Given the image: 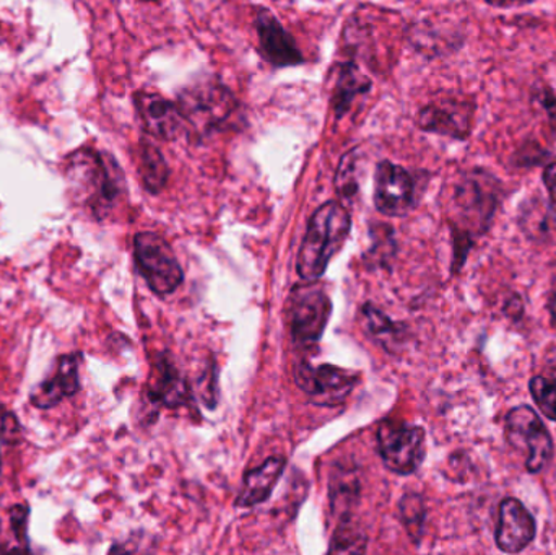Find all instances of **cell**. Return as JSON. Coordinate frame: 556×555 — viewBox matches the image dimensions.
Returning <instances> with one entry per match:
<instances>
[{
	"instance_id": "6da1fadb",
	"label": "cell",
	"mask_w": 556,
	"mask_h": 555,
	"mask_svg": "<svg viewBox=\"0 0 556 555\" xmlns=\"http://www.w3.org/2000/svg\"><path fill=\"white\" fill-rule=\"evenodd\" d=\"M64 176L75 204L97 218L106 217L124 192V175L113 156L88 147L65 159Z\"/></svg>"
},
{
	"instance_id": "7a4b0ae2",
	"label": "cell",
	"mask_w": 556,
	"mask_h": 555,
	"mask_svg": "<svg viewBox=\"0 0 556 555\" xmlns=\"http://www.w3.org/2000/svg\"><path fill=\"white\" fill-rule=\"evenodd\" d=\"M502 192V182L485 169H470L457 179L451 198V222L457 248L469 251L473 240L489 230Z\"/></svg>"
},
{
	"instance_id": "3957f363",
	"label": "cell",
	"mask_w": 556,
	"mask_h": 555,
	"mask_svg": "<svg viewBox=\"0 0 556 555\" xmlns=\"http://www.w3.org/2000/svg\"><path fill=\"white\" fill-rule=\"evenodd\" d=\"M352 228L349 211L340 202L320 205L307 225L306 237L298 253V276L314 282L326 273L330 260L342 250Z\"/></svg>"
},
{
	"instance_id": "277c9868",
	"label": "cell",
	"mask_w": 556,
	"mask_h": 555,
	"mask_svg": "<svg viewBox=\"0 0 556 555\" xmlns=\"http://www.w3.org/2000/svg\"><path fill=\"white\" fill-rule=\"evenodd\" d=\"M134 257L140 276L153 293L169 295L181 286L185 274L175 251L165 238L153 231H142L134 238Z\"/></svg>"
},
{
	"instance_id": "5b68a950",
	"label": "cell",
	"mask_w": 556,
	"mask_h": 555,
	"mask_svg": "<svg viewBox=\"0 0 556 555\" xmlns=\"http://www.w3.org/2000/svg\"><path fill=\"white\" fill-rule=\"evenodd\" d=\"M506 442L526 455V469L538 475L554 456V440L531 406L513 407L506 416Z\"/></svg>"
},
{
	"instance_id": "8992f818",
	"label": "cell",
	"mask_w": 556,
	"mask_h": 555,
	"mask_svg": "<svg viewBox=\"0 0 556 555\" xmlns=\"http://www.w3.org/2000/svg\"><path fill=\"white\" fill-rule=\"evenodd\" d=\"M179 110L185 123L199 134L211 133L228 119L237 110V100L224 85L217 81H204L186 88L179 94Z\"/></svg>"
},
{
	"instance_id": "52a82bcc",
	"label": "cell",
	"mask_w": 556,
	"mask_h": 555,
	"mask_svg": "<svg viewBox=\"0 0 556 555\" xmlns=\"http://www.w3.org/2000/svg\"><path fill=\"white\" fill-rule=\"evenodd\" d=\"M378 450L384 465L395 475H414L425 459V430L418 426L382 422Z\"/></svg>"
},
{
	"instance_id": "ba28073f",
	"label": "cell",
	"mask_w": 556,
	"mask_h": 555,
	"mask_svg": "<svg viewBox=\"0 0 556 555\" xmlns=\"http://www.w3.org/2000/svg\"><path fill=\"white\" fill-rule=\"evenodd\" d=\"M332 303L320 287L306 286L294 290L291 295L290 329L294 344H316L323 338L329 323Z\"/></svg>"
},
{
	"instance_id": "9c48e42d",
	"label": "cell",
	"mask_w": 556,
	"mask_h": 555,
	"mask_svg": "<svg viewBox=\"0 0 556 555\" xmlns=\"http://www.w3.org/2000/svg\"><path fill=\"white\" fill-rule=\"evenodd\" d=\"M294 380L300 390L313 398L314 403L319 406H337L352 393L358 383V375L333 365L313 367L303 362L294 370Z\"/></svg>"
},
{
	"instance_id": "30bf717a",
	"label": "cell",
	"mask_w": 556,
	"mask_h": 555,
	"mask_svg": "<svg viewBox=\"0 0 556 555\" xmlns=\"http://www.w3.org/2000/svg\"><path fill=\"white\" fill-rule=\"evenodd\" d=\"M418 127L451 139L466 140L476 123V104L459 98H443L418 113Z\"/></svg>"
},
{
	"instance_id": "8fae6325",
	"label": "cell",
	"mask_w": 556,
	"mask_h": 555,
	"mask_svg": "<svg viewBox=\"0 0 556 555\" xmlns=\"http://www.w3.org/2000/svg\"><path fill=\"white\" fill-rule=\"evenodd\" d=\"M415 202V181L410 173L395 163H379L375 175V204L388 217H402Z\"/></svg>"
},
{
	"instance_id": "7c38bea8",
	"label": "cell",
	"mask_w": 556,
	"mask_h": 555,
	"mask_svg": "<svg viewBox=\"0 0 556 555\" xmlns=\"http://www.w3.org/2000/svg\"><path fill=\"white\" fill-rule=\"evenodd\" d=\"M80 352L61 355L52 375L29 394L31 406L42 411L52 409L65 398L75 396L80 391Z\"/></svg>"
},
{
	"instance_id": "4fadbf2b",
	"label": "cell",
	"mask_w": 556,
	"mask_h": 555,
	"mask_svg": "<svg viewBox=\"0 0 556 555\" xmlns=\"http://www.w3.org/2000/svg\"><path fill=\"white\" fill-rule=\"evenodd\" d=\"M538 527L531 512L515 497L505 499L500 505L498 527H496V546L502 553L519 554L531 546L535 540Z\"/></svg>"
},
{
	"instance_id": "5bb4252c",
	"label": "cell",
	"mask_w": 556,
	"mask_h": 555,
	"mask_svg": "<svg viewBox=\"0 0 556 555\" xmlns=\"http://www.w3.org/2000/svg\"><path fill=\"white\" fill-rule=\"evenodd\" d=\"M134 103L147 133L156 139L175 140L181 133L185 117L178 104L172 103L162 94L149 91H137Z\"/></svg>"
},
{
	"instance_id": "9a60e30c",
	"label": "cell",
	"mask_w": 556,
	"mask_h": 555,
	"mask_svg": "<svg viewBox=\"0 0 556 555\" xmlns=\"http://www.w3.org/2000/svg\"><path fill=\"white\" fill-rule=\"evenodd\" d=\"M257 36L264 58L276 67H288L303 62L300 49L293 36L283 28L280 22L269 12L261 10L256 16Z\"/></svg>"
},
{
	"instance_id": "2e32d148",
	"label": "cell",
	"mask_w": 556,
	"mask_h": 555,
	"mask_svg": "<svg viewBox=\"0 0 556 555\" xmlns=\"http://www.w3.org/2000/svg\"><path fill=\"white\" fill-rule=\"evenodd\" d=\"M285 466H287V463L283 458L274 456V458L267 459L264 465H261L260 468L248 472L243 491H241L237 501L238 507L250 508L266 502L276 489L278 479L283 475Z\"/></svg>"
},
{
	"instance_id": "e0dca14e",
	"label": "cell",
	"mask_w": 556,
	"mask_h": 555,
	"mask_svg": "<svg viewBox=\"0 0 556 555\" xmlns=\"http://www.w3.org/2000/svg\"><path fill=\"white\" fill-rule=\"evenodd\" d=\"M149 393L153 401H160L166 407H179L189 401L188 383L168 358H160Z\"/></svg>"
},
{
	"instance_id": "ac0fdd59",
	"label": "cell",
	"mask_w": 556,
	"mask_h": 555,
	"mask_svg": "<svg viewBox=\"0 0 556 555\" xmlns=\"http://www.w3.org/2000/svg\"><path fill=\"white\" fill-rule=\"evenodd\" d=\"M369 88H371V80L359 71L358 65L353 62L340 65L332 97H330V103H332L337 116H343L352 108L355 98L366 93Z\"/></svg>"
},
{
	"instance_id": "d6986e66",
	"label": "cell",
	"mask_w": 556,
	"mask_h": 555,
	"mask_svg": "<svg viewBox=\"0 0 556 555\" xmlns=\"http://www.w3.org/2000/svg\"><path fill=\"white\" fill-rule=\"evenodd\" d=\"M137 168H139L140 179L143 188L152 194H159L168 181L169 169L163 159L162 152L153 143L142 140L137 152Z\"/></svg>"
},
{
	"instance_id": "ffe728a7",
	"label": "cell",
	"mask_w": 556,
	"mask_h": 555,
	"mask_svg": "<svg viewBox=\"0 0 556 555\" xmlns=\"http://www.w3.org/2000/svg\"><path fill=\"white\" fill-rule=\"evenodd\" d=\"M359 481L358 476L349 469L342 468L333 472L330 482V504L336 514L342 515V520L349 518L350 510L358 501Z\"/></svg>"
},
{
	"instance_id": "44dd1931",
	"label": "cell",
	"mask_w": 556,
	"mask_h": 555,
	"mask_svg": "<svg viewBox=\"0 0 556 555\" xmlns=\"http://www.w3.org/2000/svg\"><path fill=\"white\" fill-rule=\"evenodd\" d=\"M362 323L366 332L382 348L389 349L391 345L397 344L399 336H401L397 325L392 323V319H389L381 310L372 305L363 306Z\"/></svg>"
},
{
	"instance_id": "7402d4cb",
	"label": "cell",
	"mask_w": 556,
	"mask_h": 555,
	"mask_svg": "<svg viewBox=\"0 0 556 555\" xmlns=\"http://www.w3.org/2000/svg\"><path fill=\"white\" fill-rule=\"evenodd\" d=\"M366 537L352 520H343L333 533L329 553L332 554H359L365 553Z\"/></svg>"
},
{
	"instance_id": "603a6c76",
	"label": "cell",
	"mask_w": 556,
	"mask_h": 555,
	"mask_svg": "<svg viewBox=\"0 0 556 555\" xmlns=\"http://www.w3.org/2000/svg\"><path fill=\"white\" fill-rule=\"evenodd\" d=\"M529 390L541 413L556 422V377L538 375L529 383Z\"/></svg>"
},
{
	"instance_id": "cb8c5ba5",
	"label": "cell",
	"mask_w": 556,
	"mask_h": 555,
	"mask_svg": "<svg viewBox=\"0 0 556 555\" xmlns=\"http://www.w3.org/2000/svg\"><path fill=\"white\" fill-rule=\"evenodd\" d=\"M425 515H427V510H425L424 499L420 495L407 494L402 499L401 518L414 541L420 540L421 533H424Z\"/></svg>"
},
{
	"instance_id": "d4e9b609",
	"label": "cell",
	"mask_w": 556,
	"mask_h": 555,
	"mask_svg": "<svg viewBox=\"0 0 556 555\" xmlns=\"http://www.w3.org/2000/svg\"><path fill=\"white\" fill-rule=\"evenodd\" d=\"M356 166H358V152L356 150H352L340 160L336 176V188L342 199H352L358 191Z\"/></svg>"
},
{
	"instance_id": "484cf974",
	"label": "cell",
	"mask_w": 556,
	"mask_h": 555,
	"mask_svg": "<svg viewBox=\"0 0 556 555\" xmlns=\"http://www.w3.org/2000/svg\"><path fill=\"white\" fill-rule=\"evenodd\" d=\"M22 442V427L15 414L0 406V466H2L3 449L16 446Z\"/></svg>"
},
{
	"instance_id": "4316f807",
	"label": "cell",
	"mask_w": 556,
	"mask_h": 555,
	"mask_svg": "<svg viewBox=\"0 0 556 555\" xmlns=\"http://www.w3.org/2000/svg\"><path fill=\"white\" fill-rule=\"evenodd\" d=\"M28 520L29 507L26 504L15 505L10 510V525H12L13 534L20 543V550L29 551L28 547Z\"/></svg>"
},
{
	"instance_id": "83f0119b",
	"label": "cell",
	"mask_w": 556,
	"mask_h": 555,
	"mask_svg": "<svg viewBox=\"0 0 556 555\" xmlns=\"http://www.w3.org/2000/svg\"><path fill=\"white\" fill-rule=\"evenodd\" d=\"M535 101L544 108L548 119H551L552 127L556 130V97L554 91L548 87L542 88V90L538 91V94H535Z\"/></svg>"
},
{
	"instance_id": "f1b7e54d",
	"label": "cell",
	"mask_w": 556,
	"mask_h": 555,
	"mask_svg": "<svg viewBox=\"0 0 556 555\" xmlns=\"http://www.w3.org/2000/svg\"><path fill=\"white\" fill-rule=\"evenodd\" d=\"M542 179H544L545 188H547L552 211L556 212V162L551 163V165L544 169Z\"/></svg>"
},
{
	"instance_id": "f546056e",
	"label": "cell",
	"mask_w": 556,
	"mask_h": 555,
	"mask_svg": "<svg viewBox=\"0 0 556 555\" xmlns=\"http://www.w3.org/2000/svg\"><path fill=\"white\" fill-rule=\"evenodd\" d=\"M485 2L498 9H513V7L528 5L532 0H485Z\"/></svg>"
},
{
	"instance_id": "4dcf8cb0",
	"label": "cell",
	"mask_w": 556,
	"mask_h": 555,
	"mask_svg": "<svg viewBox=\"0 0 556 555\" xmlns=\"http://www.w3.org/2000/svg\"><path fill=\"white\" fill-rule=\"evenodd\" d=\"M548 308H551L552 319H554V325L556 328V289L554 290V293H552L551 303H548Z\"/></svg>"
},
{
	"instance_id": "1f68e13d",
	"label": "cell",
	"mask_w": 556,
	"mask_h": 555,
	"mask_svg": "<svg viewBox=\"0 0 556 555\" xmlns=\"http://www.w3.org/2000/svg\"><path fill=\"white\" fill-rule=\"evenodd\" d=\"M3 551H7L5 546H0V553H3Z\"/></svg>"
}]
</instances>
